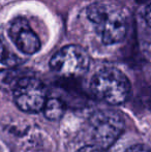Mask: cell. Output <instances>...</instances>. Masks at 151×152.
<instances>
[{
    "mask_svg": "<svg viewBox=\"0 0 151 152\" xmlns=\"http://www.w3.org/2000/svg\"><path fill=\"white\" fill-rule=\"evenodd\" d=\"M8 37L24 55H33L40 49V40L31 29L28 21L22 17L14 19L8 27Z\"/></svg>",
    "mask_w": 151,
    "mask_h": 152,
    "instance_id": "8992f818",
    "label": "cell"
},
{
    "mask_svg": "<svg viewBox=\"0 0 151 152\" xmlns=\"http://www.w3.org/2000/svg\"><path fill=\"white\" fill-rule=\"evenodd\" d=\"M77 152H105V150L94 146V145H88V146L82 147V148L79 149Z\"/></svg>",
    "mask_w": 151,
    "mask_h": 152,
    "instance_id": "30bf717a",
    "label": "cell"
},
{
    "mask_svg": "<svg viewBox=\"0 0 151 152\" xmlns=\"http://www.w3.org/2000/svg\"><path fill=\"white\" fill-rule=\"evenodd\" d=\"M26 75L20 69L7 68L0 70V88L2 90L12 91L17 83Z\"/></svg>",
    "mask_w": 151,
    "mask_h": 152,
    "instance_id": "ba28073f",
    "label": "cell"
},
{
    "mask_svg": "<svg viewBox=\"0 0 151 152\" xmlns=\"http://www.w3.org/2000/svg\"><path fill=\"white\" fill-rule=\"evenodd\" d=\"M24 61V59L12 48V45L7 42L2 29L0 28V62L4 65L15 67Z\"/></svg>",
    "mask_w": 151,
    "mask_h": 152,
    "instance_id": "52a82bcc",
    "label": "cell"
},
{
    "mask_svg": "<svg viewBox=\"0 0 151 152\" xmlns=\"http://www.w3.org/2000/svg\"><path fill=\"white\" fill-rule=\"evenodd\" d=\"M125 152H151V150L142 145H135V146L129 147Z\"/></svg>",
    "mask_w": 151,
    "mask_h": 152,
    "instance_id": "8fae6325",
    "label": "cell"
},
{
    "mask_svg": "<svg viewBox=\"0 0 151 152\" xmlns=\"http://www.w3.org/2000/svg\"><path fill=\"white\" fill-rule=\"evenodd\" d=\"M124 121L119 113L99 110L91 116L89 130L94 146L106 150L120 138L124 130Z\"/></svg>",
    "mask_w": 151,
    "mask_h": 152,
    "instance_id": "3957f363",
    "label": "cell"
},
{
    "mask_svg": "<svg viewBox=\"0 0 151 152\" xmlns=\"http://www.w3.org/2000/svg\"><path fill=\"white\" fill-rule=\"evenodd\" d=\"M144 19H145L146 23L151 27V2L146 6L145 10H144Z\"/></svg>",
    "mask_w": 151,
    "mask_h": 152,
    "instance_id": "7c38bea8",
    "label": "cell"
},
{
    "mask_svg": "<svg viewBox=\"0 0 151 152\" xmlns=\"http://www.w3.org/2000/svg\"><path fill=\"white\" fill-rule=\"evenodd\" d=\"M44 113L50 120H58L64 114V104L57 98H48L44 107Z\"/></svg>",
    "mask_w": 151,
    "mask_h": 152,
    "instance_id": "9c48e42d",
    "label": "cell"
},
{
    "mask_svg": "<svg viewBox=\"0 0 151 152\" xmlns=\"http://www.w3.org/2000/svg\"><path fill=\"white\" fill-rule=\"evenodd\" d=\"M90 57L87 51L78 45H69L53 55L50 67L62 77H79L87 72Z\"/></svg>",
    "mask_w": 151,
    "mask_h": 152,
    "instance_id": "277c9868",
    "label": "cell"
},
{
    "mask_svg": "<svg viewBox=\"0 0 151 152\" xmlns=\"http://www.w3.org/2000/svg\"><path fill=\"white\" fill-rule=\"evenodd\" d=\"M87 18L106 45H114L124 39L127 21L122 8L111 1H96L87 8Z\"/></svg>",
    "mask_w": 151,
    "mask_h": 152,
    "instance_id": "6da1fadb",
    "label": "cell"
},
{
    "mask_svg": "<svg viewBox=\"0 0 151 152\" xmlns=\"http://www.w3.org/2000/svg\"><path fill=\"white\" fill-rule=\"evenodd\" d=\"M90 88L97 98L114 106L124 104L131 92L127 77L114 67L98 70L91 79Z\"/></svg>",
    "mask_w": 151,
    "mask_h": 152,
    "instance_id": "7a4b0ae2",
    "label": "cell"
},
{
    "mask_svg": "<svg viewBox=\"0 0 151 152\" xmlns=\"http://www.w3.org/2000/svg\"><path fill=\"white\" fill-rule=\"evenodd\" d=\"M14 100L20 110L27 113L42 111L47 102V90L40 80L26 75L12 90Z\"/></svg>",
    "mask_w": 151,
    "mask_h": 152,
    "instance_id": "5b68a950",
    "label": "cell"
}]
</instances>
